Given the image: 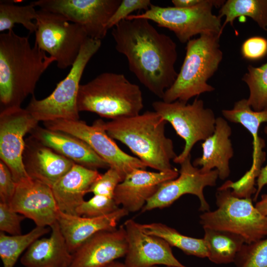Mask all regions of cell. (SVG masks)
Listing matches in <instances>:
<instances>
[{"instance_id": "1", "label": "cell", "mask_w": 267, "mask_h": 267, "mask_svg": "<svg viewBox=\"0 0 267 267\" xmlns=\"http://www.w3.org/2000/svg\"><path fill=\"white\" fill-rule=\"evenodd\" d=\"M144 19L124 20L111 34L116 50L124 55L130 70L149 91L163 99L178 73L176 44Z\"/></svg>"}, {"instance_id": "2", "label": "cell", "mask_w": 267, "mask_h": 267, "mask_svg": "<svg viewBox=\"0 0 267 267\" xmlns=\"http://www.w3.org/2000/svg\"><path fill=\"white\" fill-rule=\"evenodd\" d=\"M55 59L46 55L28 37L13 30L0 35V103L2 110L21 107L30 94L34 95L37 83Z\"/></svg>"}, {"instance_id": "3", "label": "cell", "mask_w": 267, "mask_h": 267, "mask_svg": "<svg viewBox=\"0 0 267 267\" xmlns=\"http://www.w3.org/2000/svg\"><path fill=\"white\" fill-rule=\"evenodd\" d=\"M167 122L155 111L105 122L108 134L128 146L146 167L159 172L172 170L177 156L172 140L165 135Z\"/></svg>"}, {"instance_id": "4", "label": "cell", "mask_w": 267, "mask_h": 267, "mask_svg": "<svg viewBox=\"0 0 267 267\" xmlns=\"http://www.w3.org/2000/svg\"><path fill=\"white\" fill-rule=\"evenodd\" d=\"M77 106L112 120L140 114L143 107L139 87L123 74L104 72L86 84L80 85Z\"/></svg>"}, {"instance_id": "5", "label": "cell", "mask_w": 267, "mask_h": 267, "mask_svg": "<svg viewBox=\"0 0 267 267\" xmlns=\"http://www.w3.org/2000/svg\"><path fill=\"white\" fill-rule=\"evenodd\" d=\"M221 36L216 33H203L187 43L179 72L174 83L165 91L163 101L187 102L194 96L215 89L207 82L217 71L222 59Z\"/></svg>"}, {"instance_id": "6", "label": "cell", "mask_w": 267, "mask_h": 267, "mask_svg": "<svg viewBox=\"0 0 267 267\" xmlns=\"http://www.w3.org/2000/svg\"><path fill=\"white\" fill-rule=\"evenodd\" d=\"M217 209L200 216L203 228L231 232L241 236L246 244H251L267 236V216L254 206L251 198H239L230 189H218Z\"/></svg>"}, {"instance_id": "7", "label": "cell", "mask_w": 267, "mask_h": 267, "mask_svg": "<svg viewBox=\"0 0 267 267\" xmlns=\"http://www.w3.org/2000/svg\"><path fill=\"white\" fill-rule=\"evenodd\" d=\"M101 45V40L89 38L69 72L58 83L53 92L41 100L32 96L25 109L36 120L45 122L57 120H79L77 97L80 82L87 64Z\"/></svg>"}, {"instance_id": "8", "label": "cell", "mask_w": 267, "mask_h": 267, "mask_svg": "<svg viewBox=\"0 0 267 267\" xmlns=\"http://www.w3.org/2000/svg\"><path fill=\"white\" fill-rule=\"evenodd\" d=\"M224 2L221 0H204L198 5L186 8L151 4L144 12L131 14L126 19L152 21L158 26L173 31L180 42L187 43L198 34L216 33L222 35L221 19L212 13V8L214 6L221 7Z\"/></svg>"}, {"instance_id": "9", "label": "cell", "mask_w": 267, "mask_h": 267, "mask_svg": "<svg viewBox=\"0 0 267 267\" xmlns=\"http://www.w3.org/2000/svg\"><path fill=\"white\" fill-rule=\"evenodd\" d=\"M38 14L35 43L55 59L59 69L72 67L89 38L87 32L59 14L42 9Z\"/></svg>"}, {"instance_id": "10", "label": "cell", "mask_w": 267, "mask_h": 267, "mask_svg": "<svg viewBox=\"0 0 267 267\" xmlns=\"http://www.w3.org/2000/svg\"><path fill=\"white\" fill-rule=\"evenodd\" d=\"M152 107L185 141L182 151L173 160L176 163H181L190 155L196 143L204 141L214 132L215 114L211 109L204 107L201 99L196 98L191 104L179 100L170 103L156 101Z\"/></svg>"}, {"instance_id": "11", "label": "cell", "mask_w": 267, "mask_h": 267, "mask_svg": "<svg viewBox=\"0 0 267 267\" xmlns=\"http://www.w3.org/2000/svg\"><path fill=\"white\" fill-rule=\"evenodd\" d=\"M105 123L101 119L94 121L91 125L79 120H57L44 122V125L46 129L61 132L83 140L124 179L135 169H146V166L138 158L126 153L117 145L106 132Z\"/></svg>"}, {"instance_id": "12", "label": "cell", "mask_w": 267, "mask_h": 267, "mask_svg": "<svg viewBox=\"0 0 267 267\" xmlns=\"http://www.w3.org/2000/svg\"><path fill=\"white\" fill-rule=\"evenodd\" d=\"M38 121L21 107L1 110L0 114V158L8 168L17 184L32 179L23 161L24 136L38 126Z\"/></svg>"}, {"instance_id": "13", "label": "cell", "mask_w": 267, "mask_h": 267, "mask_svg": "<svg viewBox=\"0 0 267 267\" xmlns=\"http://www.w3.org/2000/svg\"><path fill=\"white\" fill-rule=\"evenodd\" d=\"M122 0H39L32 2L40 9L58 13L82 26L89 38L101 40L107 24Z\"/></svg>"}, {"instance_id": "14", "label": "cell", "mask_w": 267, "mask_h": 267, "mask_svg": "<svg viewBox=\"0 0 267 267\" xmlns=\"http://www.w3.org/2000/svg\"><path fill=\"white\" fill-rule=\"evenodd\" d=\"M180 165L178 176L173 179L163 183L155 193L147 201L142 209V212L156 208L162 209L170 206L183 195H196L199 199V210L210 211V206L206 201L203 189L206 186H214L219 178L218 171L215 169L203 172L193 166L191 155Z\"/></svg>"}, {"instance_id": "15", "label": "cell", "mask_w": 267, "mask_h": 267, "mask_svg": "<svg viewBox=\"0 0 267 267\" xmlns=\"http://www.w3.org/2000/svg\"><path fill=\"white\" fill-rule=\"evenodd\" d=\"M123 225L128 245L124 263L126 267H153L158 265L187 267L176 258L166 241L146 233L139 223L129 219Z\"/></svg>"}, {"instance_id": "16", "label": "cell", "mask_w": 267, "mask_h": 267, "mask_svg": "<svg viewBox=\"0 0 267 267\" xmlns=\"http://www.w3.org/2000/svg\"><path fill=\"white\" fill-rule=\"evenodd\" d=\"M10 205L36 226L50 227L57 221L59 210L52 189L40 182L31 179L17 184Z\"/></svg>"}, {"instance_id": "17", "label": "cell", "mask_w": 267, "mask_h": 267, "mask_svg": "<svg viewBox=\"0 0 267 267\" xmlns=\"http://www.w3.org/2000/svg\"><path fill=\"white\" fill-rule=\"evenodd\" d=\"M128 247L123 225L114 230L99 232L73 254L69 267H107L125 256Z\"/></svg>"}, {"instance_id": "18", "label": "cell", "mask_w": 267, "mask_h": 267, "mask_svg": "<svg viewBox=\"0 0 267 267\" xmlns=\"http://www.w3.org/2000/svg\"><path fill=\"white\" fill-rule=\"evenodd\" d=\"M179 172L176 169L166 172H150L135 169L128 174L117 186L114 199L119 206L129 212L142 210L147 201L161 185L177 178Z\"/></svg>"}, {"instance_id": "19", "label": "cell", "mask_w": 267, "mask_h": 267, "mask_svg": "<svg viewBox=\"0 0 267 267\" xmlns=\"http://www.w3.org/2000/svg\"><path fill=\"white\" fill-rule=\"evenodd\" d=\"M23 161L32 179L51 188L76 164L31 136L25 140Z\"/></svg>"}, {"instance_id": "20", "label": "cell", "mask_w": 267, "mask_h": 267, "mask_svg": "<svg viewBox=\"0 0 267 267\" xmlns=\"http://www.w3.org/2000/svg\"><path fill=\"white\" fill-rule=\"evenodd\" d=\"M129 212L121 207L103 216L87 217L59 211L57 222L70 252L73 254L96 233L116 228L119 221Z\"/></svg>"}, {"instance_id": "21", "label": "cell", "mask_w": 267, "mask_h": 267, "mask_svg": "<svg viewBox=\"0 0 267 267\" xmlns=\"http://www.w3.org/2000/svg\"><path fill=\"white\" fill-rule=\"evenodd\" d=\"M30 133L39 142L77 164L93 170L109 168L87 143L78 137L39 126Z\"/></svg>"}, {"instance_id": "22", "label": "cell", "mask_w": 267, "mask_h": 267, "mask_svg": "<svg viewBox=\"0 0 267 267\" xmlns=\"http://www.w3.org/2000/svg\"><path fill=\"white\" fill-rule=\"evenodd\" d=\"M101 175L97 170L75 164L51 188L59 211L77 216L84 196Z\"/></svg>"}, {"instance_id": "23", "label": "cell", "mask_w": 267, "mask_h": 267, "mask_svg": "<svg viewBox=\"0 0 267 267\" xmlns=\"http://www.w3.org/2000/svg\"><path fill=\"white\" fill-rule=\"evenodd\" d=\"M231 129L226 120L216 118L214 133L202 144L203 154L193 162L195 167L200 166L203 172L215 168L219 178L225 179L230 174L229 160L233 156V149L229 137Z\"/></svg>"}, {"instance_id": "24", "label": "cell", "mask_w": 267, "mask_h": 267, "mask_svg": "<svg viewBox=\"0 0 267 267\" xmlns=\"http://www.w3.org/2000/svg\"><path fill=\"white\" fill-rule=\"evenodd\" d=\"M49 237L39 238L20 259L25 267H69L73 259L57 221L50 227Z\"/></svg>"}, {"instance_id": "25", "label": "cell", "mask_w": 267, "mask_h": 267, "mask_svg": "<svg viewBox=\"0 0 267 267\" xmlns=\"http://www.w3.org/2000/svg\"><path fill=\"white\" fill-rule=\"evenodd\" d=\"M222 114L228 121L241 124L252 135L253 163L243 177L247 180L255 181L266 158V153L263 151L265 143L259 136L258 131L261 125L267 122V110L255 111L249 105L247 99H242L236 102L232 109L223 110Z\"/></svg>"}, {"instance_id": "26", "label": "cell", "mask_w": 267, "mask_h": 267, "mask_svg": "<svg viewBox=\"0 0 267 267\" xmlns=\"http://www.w3.org/2000/svg\"><path fill=\"white\" fill-rule=\"evenodd\" d=\"M203 239L208 251V258L216 264L234 262L245 243L240 235L229 231L203 228Z\"/></svg>"}, {"instance_id": "27", "label": "cell", "mask_w": 267, "mask_h": 267, "mask_svg": "<svg viewBox=\"0 0 267 267\" xmlns=\"http://www.w3.org/2000/svg\"><path fill=\"white\" fill-rule=\"evenodd\" d=\"M139 226L146 233L162 238L171 246L176 247L187 255L203 258L208 257L203 238L184 235L174 228L160 222L139 223Z\"/></svg>"}, {"instance_id": "28", "label": "cell", "mask_w": 267, "mask_h": 267, "mask_svg": "<svg viewBox=\"0 0 267 267\" xmlns=\"http://www.w3.org/2000/svg\"><path fill=\"white\" fill-rule=\"evenodd\" d=\"M218 16L221 19L225 17L222 33L227 23L233 27L234 20L241 16L251 18L267 31V0H227L221 6Z\"/></svg>"}, {"instance_id": "29", "label": "cell", "mask_w": 267, "mask_h": 267, "mask_svg": "<svg viewBox=\"0 0 267 267\" xmlns=\"http://www.w3.org/2000/svg\"><path fill=\"white\" fill-rule=\"evenodd\" d=\"M49 231L47 227L36 226L25 234L7 235L0 231V257L3 267H14L22 253Z\"/></svg>"}, {"instance_id": "30", "label": "cell", "mask_w": 267, "mask_h": 267, "mask_svg": "<svg viewBox=\"0 0 267 267\" xmlns=\"http://www.w3.org/2000/svg\"><path fill=\"white\" fill-rule=\"evenodd\" d=\"M32 2L25 5H17L12 2H0V31L13 30L15 24H22L30 34L35 32L37 26L33 20L38 14Z\"/></svg>"}, {"instance_id": "31", "label": "cell", "mask_w": 267, "mask_h": 267, "mask_svg": "<svg viewBox=\"0 0 267 267\" xmlns=\"http://www.w3.org/2000/svg\"><path fill=\"white\" fill-rule=\"evenodd\" d=\"M242 80L249 88L247 101L252 109L255 111L267 110V62L258 67L249 65Z\"/></svg>"}, {"instance_id": "32", "label": "cell", "mask_w": 267, "mask_h": 267, "mask_svg": "<svg viewBox=\"0 0 267 267\" xmlns=\"http://www.w3.org/2000/svg\"><path fill=\"white\" fill-rule=\"evenodd\" d=\"M234 262L237 267H267V237L245 243Z\"/></svg>"}, {"instance_id": "33", "label": "cell", "mask_w": 267, "mask_h": 267, "mask_svg": "<svg viewBox=\"0 0 267 267\" xmlns=\"http://www.w3.org/2000/svg\"><path fill=\"white\" fill-rule=\"evenodd\" d=\"M119 208L114 198L94 195L89 200L84 201L77 208L76 214L80 216L98 217L110 214Z\"/></svg>"}, {"instance_id": "34", "label": "cell", "mask_w": 267, "mask_h": 267, "mask_svg": "<svg viewBox=\"0 0 267 267\" xmlns=\"http://www.w3.org/2000/svg\"><path fill=\"white\" fill-rule=\"evenodd\" d=\"M123 179L116 170L109 168L92 183L89 193L114 198L117 186Z\"/></svg>"}, {"instance_id": "35", "label": "cell", "mask_w": 267, "mask_h": 267, "mask_svg": "<svg viewBox=\"0 0 267 267\" xmlns=\"http://www.w3.org/2000/svg\"><path fill=\"white\" fill-rule=\"evenodd\" d=\"M25 217L14 211L10 204L0 202V230L11 235L21 234V222Z\"/></svg>"}, {"instance_id": "36", "label": "cell", "mask_w": 267, "mask_h": 267, "mask_svg": "<svg viewBox=\"0 0 267 267\" xmlns=\"http://www.w3.org/2000/svg\"><path fill=\"white\" fill-rule=\"evenodd\" d=\"M151 4L150 0H122L107 24L108 29L113 28L125 20L134 11L141 9L147 10Z\"/></svg>"}, {"instance_id": "37", "label": "cell", "mask_w": 267, "mask_h": 267, "mask_svg": "<svg viewBox=\"0 0 267 267\" xmlns=\"http://www.w3.org/2000/svg\"><path fill=\"white\" fill-rule=\"evenodd\" d=\"M242 56L251 60H259L267 54V40L262 37H252L245 40L241 47Z\"/></svg>"}, {"instance_id": "38", "label": "cell", "mask_w": 267, "mask_h": 267, "mask_svg": "<svg viewBox=\"0 0 267 267\" xmlns=\"http://www.w3.org/2000/svg\"><path fill=\"white\" fill-rule=\"evenodd\" d=\"M17 183L7 166L0 161V202L10 204L14 195Z\"/></svg>"}, {"instance_id": "39", "label": "cell", "mask_w": 267, "mask_h": 267, "mask_svg": "<svg viewBox=\"0 0 267 267\" xmlns=\"http://www.w3.org/2000/svg\"><path fill=\"white\" fill-rule=\"evenodd\" d=\"M264 132L267 135V126L264 128ZM267 184V164L262 168L257 179L256 192L254 196V201H256L262 188Z\"/></svg>"}, {"instance_id": "40", "label": "cell", "mask_w": 267, "mask_h": 267, "mask_svg": "<svg viewBox=\"0 0 267 267\" xmlns=\"http://www.w3.org/2000/svg\"><path fill=\"white\" fill-rule=\"evenodd\" d=\"M204 0H173L174 6L179 8H186L198 5L203 2Z\"/></svg>"}, {"instance_id": "41", "label": "cell", "mask_w": 267, "mask_h": 267, "mask_svg": "<svg viewBox=\"0 0 267 267\" xmlns=\"http://www.w3.org/2000/svg\"><path fill=\"white\" fill-rule=\"evenodd\" d=\"M256 208L264 216H267V194L262 195L260 201L257 202Z\"/></svg>"}, {"instance_id": "42", "label": "cell", "mask_w": 267, "mask_h": 267, "mask_svg": "<svg viewBox=\"0 0 267 267\" xmlns=\"http://www.w3.org/2000/svg\"><path fill=\"white\" fill-rule=\"evenodd\" d=\"M107 267H126L124 264L121 263L120 262H114L110 264Z\"/></svg>"}, {"instance_id": "43", "label": "cell", "mask_w": 267, "mask_h": 267, "mask_svg": "<svg viewBox=\"0 0 267 267\" xmlns=\"http://www.w3.org/2000/svg\"></svg>"}]
</instances>
